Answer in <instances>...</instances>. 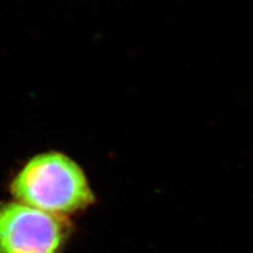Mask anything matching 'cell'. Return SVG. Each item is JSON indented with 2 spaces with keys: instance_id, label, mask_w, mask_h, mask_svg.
Segmentation results:
<instances>
[{
  "instance_id": "6da1fadb",
  "label": "cell",
  "mask_w": 253,
  "mask_h": 253,
  "mask_svg": "<svg viewBox=\"0 0 253 253\" xmlns=\"http://www.w3.org/2000/svg\"><path fill=\"white\" fill-rule=\"evenodd\" d=\"M15 201L63 216L88 209L95 195L83 168L60 152L34 156L14 177Z\"/></svg>"
},
{
  "instance_id": "7a4b0ae2",
  "label": "cell",
  "mask_w": 253,
  "mask_h": 253,
  "mask_svg": "<svg viewBox=\"0 0 253 253\" xmlns=\"http://www.w3.org/2000/svg\"><path fill=\"white\" fill-rule=\"evenodd\" d=\"M73 231L68 216L17 201L0 203V253H62Z\"/></svg>"
}]
</instances>
